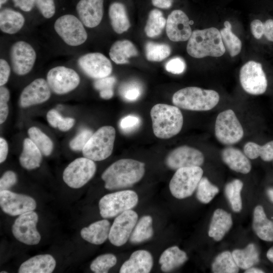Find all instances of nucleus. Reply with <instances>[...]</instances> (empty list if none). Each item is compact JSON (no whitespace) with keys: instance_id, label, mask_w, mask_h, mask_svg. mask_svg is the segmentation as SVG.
<instances>
[{"instance_id":"f257e3e1","label":"nucleus","mask_w":273,"mask_h":273,"mask_svg":"<svg viewBox=\"0 0 273 273\" xmlns=\"http://www.w3.org/2000/svg\"><path fill=\"white\" fill-rule=\"evenodd\" d=\"M145 164L131 159H122L110 165L102 173L105 188L109 190L130 187L144 175Z\"/></svg>"},{"instance_id":"f03ea898","label":"nucleus","mask_w":273,"mask_h":273,"mask_svg":"<svg viewBox=\"0 0 273 273\" xmlns=\"http://www.w3.org/2000/svg\"><path fill=\"white\" fill-rule=\"evenodd\" d=\"M188 54L195 58L219 57L225 51L220 31L215 27L193 31L187 46Z\"/></svg>"},{"instance_id":"7ed1b4c3","label":"nucleus","mask_w":273,"mask_h":273,"mask_svg":"<svg viewBox=\"0 0 273 273\" xmlns=\"http://www.w3.org/2000/svg\"><path fill=\"white\" fill-rule=\"evenodd\" d=\"M152 128L155 135L167 139L177 134L181 130L184 118L178 107L166 104H157L150 111Z\"/></svg>"},{"instance_id":"20e7f679","label":"nucleus","mask_w":273,"mask_h":273,"mask_svg":"<svg viewBox=\"0 0 273 273\" xmlns=\"http://www.w3.org/2000/svg\"><path fill=\"white\" fill-rule=\"evenodd\" d=\"M219 95L212 89L190 86L176 92L172 98L174 106L184 110L206 111L211 110L218 103Z\"/></svg>"},{"instance_id":"39448f33","label":"nucleus","mask_w":273,"mask_h":273,"mask_svg":"<svg viewBox=\"0 0 273 273\" xmlns=\"http://www.w3.org/2000/svg\"><path fill=\"white\" fill-rule=\"evenodd\" d=\"M116 136L114 127L106 125L93 133L84 148V157L94 161L104 160L112 154Z\"/></svg>"},{"instance_id":"423d86ee","label":"nucleus","mask_w":273,"mask_h":273,"mask_svg":"<svg viewBox=\"0 0 273 273\" xmlns=\"http://www.w3.org/2000/svg\"><path fill=\"white\" fill-rule=\"evenodd\" d=\"M137 194L132 190H123L107 194L99 201L100 213L104 218L116 217L132 209L138 204Z\"/></svg>"},{"instance_id":"0eeeda50","label":"nucleus","mask_w":273,"mask_h":273,"mask_svg":"<svg viewBox=\"0 0 273 273\" xmlns=\"http://www.w3.org/2000/svg\"><path fill=\"white\" fill-rule=\"evenodd\" d=\"M203 173V169L200 166L186 167L177 169L169 185L172 196L179 199L191 196L197 189Z\"/></svg>"},{"instance_id":"6e6552de","label":"nucleus","mask_w":273,"mask_h":273,"mask_svg":"<svg viewBox=\"0 0 273 273\" xmlns=\"http://www.w3.org/2000/svg\"><path fill=\"white\" fill-rule=\"evenodd\" d=\"M215 135L220 143L225 145L236 144L243 138V127L233 110L228 109L217 115Z\"/></svg>"},{"instance_id":"1a4fd4ad","label":"nucleus","mask_w":273,"mask_h":273,"mask_svg":"<svg viewBox=\"0 0 273 273\" xmlns=\"http://www.w3.org/2000/svg\"><path fill=\"white\" fill-rule=\"evenodd\" d=\"M54 29L63 40L70 46L81 45L87 38L82 22L72 14L59 17L55 22Z\"/></svg>"},{"instance_id":"9d476101","label":"nucleus","mask_w":273,"mask_h":273,"mask_svg":"<svg viewBox=\"0 0 273 273\" xmlns=\"http://www.w3.org/2000/svg\"><path fill=\"white\" fill-rule=\"evenodd\" d=\"M96 165L94 161L85 157L77 158L64 169V181L70 188L78 189L88 183L94 176Z\"/></svg>"},{"instance_id":"9b49d317","label":"nucleus","mask_w":273,"mask_h":273,"mask_svg":"<svg viewBox=\"0 0 273 273\" xmlns=\"http://www.w3.org/2000/svg\"><path fill=\"white\" fill-rule=\"evenodd\" d=\"M240 81L243 89L251 95L262 94L267 89V80L262 65L254 61L247 62L241 67Z\"/></svg>"},{"instance_id":"f8f14e48","label":"nucleus","mask_w":273,"mask_h":273,"mask_svg":"<svg viewBox=\"0 0 273 273\" xmlns=\"http://www.w3.org/2000/svg\"><path fill=\"white\" fill-rule=\"evenodd\" d=\"M38 220V215L34 211L19 215L12 226L14 236L19 241L28 245L38 244L41 236L36 229Z\"/></svg>"},{"instance_id":"ddd939ff","label":"nucleus","mask_w":273,"mask_h":273,"mask_svg":"<svg viewBox=\"0 0 273 273\" xmlns=\"http://www.w3.org/2000/svg\"><path fill=\"white\" fill-rule=\"evenodd\" d=\"M47 81L54 93L58 95H63L73 90L78 86L80 77L71 68L57 66L49 71Z\"/></svg>"},{"instance_id":"4468645a","label":"nucleus","mask_w":273,"mask_h":273,"mask_svg":"<svg viewBox=\"0 0 273 273\" xmlns=\"http://www.w3.org/2000/svg\"><path fill=\"white\" fill-rule=\"evenodd\" d=\"M138 215L132 209L125 211L115 218L111 226L109 240L115 246H121L129 239L138 221Z\"/></svg>"},{"instance_id":"2eb2a0df","label":"nucleus","mask_w":273,"mask_h":273,"mask_svg":"<svg viewBox=\"0 0 273 273\" xmlns=\"http://www.w3.org/2000/svg\"><path fill=\"white\" fill-rule=\"evenodd\" d=\"M10 56L13 71L18 75H24L32 69L36 58L33 47L28 42L19 41L11 48Z\"/></svg>"},{"instance_id":"dca6fc26","label":"nucleus","mask_w":273,"mask_h":273,"mask_svg":"<svg viewBox=\"0 0 273 273\" xmlns=\"http://www.w3.org/2000/svg\"><path fill=\"white\" fill-rule=\"evenodd\" d=\"M0 205L5 213L17 216L35 210L36 203L28 195L4 190L0 191Z\"/></svg>"},{"instance_id":"f3484780","label":"nucleus","mask_w":273,"mask_h":273,"mask_svg":"<svg viewBox=\"0 0 273 273\" xmlns=\"http://www.w3.org/2000/svg\"><path fill=\"white\" fill-rule=\"evenodd\" d=\"M204 161L203 153L198 149L188 146L178 147L170 152L165 159V163L171 169L200 166Z\"/></svg>"},{"instance_id":"a211bd4d","label":"nucleus","mask_w":273,"mask_h":273,"mask_svg":"<svg viewBox=\"0 0 273 273\" xmlns=\"http://www.w3.org/2000/svg\"><path fill=\"white\" fill-rule=\"evenodd\" d=\"M78 64L88 76L99 79L109 76L112 71L110 61L100 53H90L81 56Z\"/></svg>"},{"instance_id":"6ab92c4d","label":"nucleus","mask_w":273,"mask_h":273,"mask_svg":"<svg viewBox=\"0 0 273 273\" xmlns=\"http://www.w3.org/2000/svg\"><path fill=\"white\" fill-rule=\"evenodd\" d=\"M166 32L169 39L172 41L189 40L192 31L187 15L180 10L172 11L166 20Z\"/></svg>"},{"instance_id":"aec40b11","label":"nucleus","mask_w":273,"mask_h":273,"mask_svg":"<svg viewBox=\"0 0 273 273\" xmlns=\"http://www.w3.org/2000/svg\"><path fill=\"white\" fill-rule=\"evenodd\" d=\"M51 90L44 79L40 78L34 80L22 91L19 99L20 106L27 108L46 102L51 97Z\"/></svg>"},{"instance_id":"412c9836","label":"nucleus","mask_w":273,"mask_h":273,"mask_svg":"<svg viewBox=\"0 0 273 273\" xmlns=\"http://www.w3.org/2000/svg\"><path fill=\"white\" fill-rule=\"evenodd\" d=\"M104 0H79L76 10L79 19L88 28L97 26L104 14Z\"/></svg>"},{"instance_id":"4be33fe9","label":"nucleus","mask_w":273,"mask_h":273,"mask_svg":"<svg viewBox=\"0 0 273 273\" xmlns=\"http://www.w3.org/2000/svg\"><path fill=\"white\" fill-rule=\"evenodd\" d=\"M153 265L152 254L145 250L133 252L129 258L125 261L119 270L120 273H148Z\"/></svg>"},{"instance_id":"5701e85b","label":"nucleus","mask_w":273,"mask_h":273,"mask_svg":"<svg viewBox=\"0 0 273 273\" xmlns=\"http://www.w3.org/2000/svg\"><path fill=\"white\" fill-rule=\"evenodd\" d=\"M221 155L222 161L232 170L243 174L250 171L251 162L240 150L234 147H226L222 151Z\"/></svg>"},{"instance_id":"b1692460","label":"nucleus","mask_w":273,"mask_h":273,"mask_svg":"<svg viewBox=\"0 0 273 273\" xmlns=\"http://www.w3.org/2000/svg\"><path fill=\"white\" fill-rule=\"evenodd\" d=\"M56 265L55 258L50 254L34 256L23 262L19 273H51Z\"/></svg>"},{"instance_id":"393cba45","label":"nucleus","mask_w":273,"mask_h":273,"mask_svg":"<svg viewBox=\"0 0 273 273\" xmlns=\"http://www.w3.org/2000/svg\"><path fill=\"white\" fill-rule=\"evenodd\" d=\"M110 228V222L104 219L82 228L80 235L83 239L91 244L100 245L109 238Z\"/></svg>"},{"instance_id":"a878e982","label":"nucleus","mask_w":273,"mask_h":273,"mask_svg":"<svg viewBox=\"0 0 273 273\" xmlns=\"http://www.w3.org/2000/svg\"><path fill=\"white\" fill-rule=\"evenodd\" d=\"M233 224L231 215L221 209L213 213L208 231V235L216 241H220Z\"/></svg>"},{"instance_id":"bb28decb","label":"nucleus","mask_w":273,"mask_h":273,"mask_svg":"<svg viewBox=\"0 0 273 273\" xmlns=\"http://www.w3.org/2000/svg\"><path fill=\"white\" fill-rule=\"evenodd\" d=\"M25 23L24 16L11 8L1 9L0 12V29L4 33L13 34L18 32Z\"/></svg>"},{"instance_id":"cd10ccee","label":"nucleus","mask_w":273,"mask_h":273,"mask_svg":"<svg viewBox=\"0 0 273 273\" xmlns=\"http://www.w3.org/2000/svg\"><path fill=\"white\" fill-rule=\"evenodd\" d=\"M252 226L259 238L265 241H273V222L267 218L260 205L257 206L254 210Z\"/></svg>"},{"instance_id":"c85d7f7f","label":"nucleus","mask_w":273,"mask_h":273,"mask_svg":"<svg viewBox=\"0 0 273 273\" xmlns=\"http://www.w3.org/2000/svg\"><path fill=\"white\" fill-rule=\"evenodd\" d=\"M42 153L30 138H26L23 142V149L19 157L21 165L27 170L39 167L42 161Z\"/></svg>"},{"instance_id":"c756f323","label":"nucleus","mask_w":273,"mask_h":273,"mask_svg":"<svg viewBox=\"0 0 273 273\" xmlns=\"http://www.w3.org/2000/svg\"><path fill=\"white\" fill-rule=\"evenodd\" d=\"M108 15L112 27L116 33L121 34L130 27L125 7L122 3L118 2L111 3Z\"/></svg>"},{"instance_id":"7c9ffc66","label":"nucleus","mask_w":273,"mask_h":273,"mask_svg":"<svg viewBox=\"0 0 273 273\" xmlns=\"http://www.w3.org/2000/svg\"><path fill=\"white\" fill-rule=\"evenodd\" d=\"M188 260L185 252L177 246H171L161 254L159 263L163 272H169L183 265Z\"/></svg>"},{"instance_id":"2f4dec72","label":"nucleus","mask_w":273,"mask_h":273,"mask_svg":"<svg viewBox=\"0 0 273 273\" xmlns=\"http://www.w3.org/2000/svg\"><path fill=\"white\" fill-rule=\"evenodd\" d=\"M110 59L117 64L129 63L128 59L136 56L138 52L134 45L128 40H118L111 47L109 51Z\"/></svg>"},{"instance_id":"473e14b6","label":"nucleus","mask_w":273,"mask_h":273,"mask_svg":"<svg viewBox=\"0 0 273 273\" xmlns=\"http://www.w3.org/2000/svg\"><path fill=\"white\" fill-rule=\"evenodd\" d=\"M239 267L247 269L257 264L259 260V252L255 244L251 243L243 249H236L232 252Z\"/></svg>"},{"instance_id":"72a5a7b5","label":"nucleus","mask_w":273,"mask_h":273,"mask_svg":"<svg viewBox=\"0 0 273 273\" xmlns=\"http://www.w3.org/2000/svg\"><path fill=\"white\" fill-rule=\"evenodd\" d=\"M153 235V219L144 215L137 221L129 238L131 243L138 244L150 239Z\"/></svg>"},{"instance_id":"f704fd0d","label":"nucleus","mask_w":273,"mask_h":273,"mask_svg":"<svg viewBox=\"0 0 273 273\" xmlns=\"http://www.w3.org/2000/svg\"><path fill=\"white\" fill-rule=\"evenodd\" d=\"M244 153L251 159H255L260 157L264 161L273 160V141L260 146L257 144L249 142L244 146Z\"/></svg>"},{"instance_id":"c9c22d12","label":"nucleus","mask_w":273,"mask_h":273,"mask_svg":"<svg viewBox=\"0 0 273 273\" xmlns=\"http://www.w3.org/2000/svg\"><path fill=\"white\" fill-rule=\"evenodd\" d=\"M212 270L214 273H236L239 271V266L232 253L224 251L215 258L212 264Z\"/></svg>"},{"instance_id":"e433bc0d","label":"nucleus","mask_w":273,"mask_h":273,"mask_svg":"<svg viewBox=\"0 0 273 273\" xmlns=\"http://www.w3.org/2000/svg\"><path fill=\"white\" fill-rule=\"evenodd\" d=\"M166 20L162 12L158 9L152 10L148 16L145 32L149 37L159 35L166 26Z\"/></svg>"},{"instance_id":"4c0bfd02","label":"nucleus","mask_w":273,"mask_h":273,"mask_svg":"<svg viewBox=\"0 0 273 273\" xmlns=\"http://www.w3.org/2000/svg\"><path fill=\"white\" fill-rule=\"evenodd\" d=\"M224 28L220 30L222 40L225 48L232 57L238 55L242 49L240 39L232 32L230 22L226 21L224 23Z\"/></svg>"},{"instance_id":"58836bf2","label":"nucleus","mask_w":273,"mask_h":273,"mask_svg":"<svg viewBox=\"0 0 273 273\" xmlns=\"http://www.w3.org/2000/svg\"><path fill=\"white\" fill-rule=\"evenodd\" d=\"M243 182L236 179L228 183L225 187V194L232 209L235 212H240L242 208L241 192Z\"/></svg>"},{"instance_id":"ea45409f","label":"nucleus","mask_w":273,"mask_h":273,"mask_svg":"<svg viewBox=\"0 0 273 273\" xmlns=\"http://www.w3.org/2000/svg\"><path fill=\"white\" fill-rule=\"evenodd\" d=\"M29 138L39 149L41 153L48 156L52 153L54 144L51 139L36 127H31L28 130Z\"/></svg>"},{"instance_id":"a19ab883","label":"nucleus","mask_w":273,"mask_h":273,"mask_svg":"<svg viewBox=\"0 0 273 273\" xmlns=\"http://www.w3.org/2000/svg\"><path fill=\"white\" fill-rule=\"evenodd\" d=\"M145 53L148 60L160 62L169 56L171 49L167 44L148 42L145 46Z\"/></svg>"},{"instance_id":"79ce46f5","label":"nucleus","mask_w":273,"mask_h":273,"mask_svg":"<svg viewBox=\"0 0 273 273\" xmlns=\"http://www.w3.org/2000/svg\"><path fill=\"white\" fill-rule=\"evenodd\" d=\"M196 197L203 203L210 202L218 193L219 189L212 185L206 177H202L197 187Z\"/></svg>"},{"instance_id":"37998d69","label":"nucleus","mask_w":273,"mask_h":273,"mask_svg":"<svg viewBox=\"0 0 273 273\" xmlns=\"http://www.w3.org/2000/svg\"><path fill=\"white\" fill-rule=\"evenodd\" d=\"M117 262V258L113 254H102L97 257L90 265V269L96 273H106Z\"/></svg>"},{"instance_id":"c03bdc74","label":"nucleus","mask_w":273,"mask_h":273,"mask_svg":"<svg viewBox=\"0 0 273 273\" xmlns=\"http://www.w3.org/2000/svg\"><path fill=\"white\" fill-rule=\"evenodd\" d=\"M116 81L114 76H107L97 79L94 82L95 88L99 91L100 97L106 100L111 99L114 95L113 86Z\"/></svg>"},{"instance_id":"a18cd8bd","label":"nucleus","mask_w":273,"mask_h":273,"mask_svg":"<svg viewBox=\"0 0 273 273\" xmlns=\"http://www.w3.org/2000/svg\"><path fill=\"white\" fill-rule=\"evenodd\" d=\"M121 97L129 101L138 99L142 93L141 84L136 81H130L122 84L119 88Z\"/></svg>"},{"instance_id":"49530a36","label":"nucleus","mask_w":273,"mask_h":273,"mask_svg":"<svg viewBox=\"0 0 273 273\" xmlns=\"http://www.w3.org/2000/svg\"><path fill=\"white\" fill-rule=\"evenodd\" d=\"M93 133L92 130L89 129H82L70 141V148L74 151L82 150Z\"/></svg>"},{"instance_id":"de8ad7c7","label":"nucleus","mask_w":273,"mask_h":273,"mask_svg":"<svg viewBox=\"0 0 273 273\" xmlns=\"http://www.w3.org/2000/svg\"><path fill=\"white\" fill-rule=\"evenodd\" d=\"M35 6L43 17L49 19L56 13L55 0H36Z\"/></svg>"},{"instance_id":"09e8293b","label":"nucleus","mask_w":273,"mask_h":273,"mask_svg":"<svg viewBox=\"0 0 273 273\" xmlns=\"http://www.w3.org/2000/svg\"><path fill=\"white\" fill-rule=\"evenodd\" d=\"M10 95L9 89L3 86L0 88V123H4L9 114V107L8 102L10 99Z\"/></svg>"},{"instance_id":"8fccbe9b","label":"nucleus","mask_w":273,"mask_h":273,"mask_svg":"<svg viewBox=\"0 0 273 273\" xmlns=\"http://www.w3.org/2000/svg\"><path fill=\"white\" fill-rule=\"evenodd\" d=\"M165 67L168 72L174 74H180L186 70V64L181 58L174 57L170 59L166 63Z\"/></svg>"},{"instance_id":"3c124183","label":"nucleus","mask_w":273,"mask_h":273,"mask_svg":"<svg viewBox=\"0 0 273 273\" xmlns=\"http://www.w3.org/2000/svg\"><path fill=\"white\" fill-rule=\"evenodd\" d=\"M140 118L133 115H127L123 117L120 121V128L125 132L132 131L138 127L140 123Z\"/></svg>"},{"instance_id":"603ef678","label":"nucleus","mask_w":273,"mask_h":273,"mask_svg":"<svg viewBox=\"0 0 273 273\" xmlns=\"http://www.w3.org/2000/svg\"><path fill=\"white\" fill-rule=\"evenodd\" d=\"M17 181L16 174L13 171H6L0 179V191L9 190Z\"/></svg>"},{"instance_id":"864d4df0","label":"nucleus","mask_w":273,"mask_h":273,"mask_svg":"<svg viewBox=\"0 0 273 273\" xmlns=\"http://www.w3.org/2000/svg\"><path fill=\"white\" fill-rule=\"evenodd\" d=\"M11 72L10 67L8 63L4 59L0 60V85L5 84L9 78Z\"/></svg>"},{"instance_id":"5fc2aeb1","label":"nucleus","mask_w":273,"mask_h":273,"mask_svg":"<svg viewBox=\"0 0 273 273\" xmlns=\"http://www.w3.org/2000/svg\"><path fill=\"white\" fill-rule=\"evenodd\" d=\"M251 32L253 36L258 39L263 35L264 24L260 20H253L250 24Z\"/></svg>"},{"instance_id":"6e6d98bb","label":"nucleus","mask_w":273,"mask_h":273,"mask_svg":"<svg viewBox=\"0 0 273 273\" xmlns=\"http://www.w3.org/2000/svg\"><path fill=\"white\" fill-rule=\"evenodd\" d=\"M14 5L21 10L28 12L35 6L36 0H12Z\"/></svg>"},{"instance_id":"4d7b16f0","label":"nucleus","mask_w":273,"mask_h":273,"mask_svg":"<svg viewBox=\"0 0 273 273\" xmlns=\"http://www.w3.org/2000/svg\"><path fill=\"white\" fill-rule=\"evenodd\" d=\"M63 117L55 109H51L47 114V119L51 126L58 128V125Z\"/></svg>"},{"instance_id":"13d9d810","label":"nucleus","mask_w":273,"mask_h":273,"mask_svg":"<svg viewBox=\"0 0 273 273\" xmlns=\"http://www.w3.org/2000/svg\"><path fill=\"white\" fill-rule=\"evenodd\" d=\"M263 24V35L268 41L273 42V20L268 19Z\"/></svg>"},{"instance_id":"bf43d9fd","label":"nucleus","mask_w":273,"mask_h":273,"mask_svg":"<svg viewBox=\"0 0 273 273\" xmlns=\"http://www.w3.org/2000/svg\"><path fill=\"white\" fill-rule=\"evenodd\" d=\"M75 123L74 119L71 117H63L60 121L58 128L61 131H66L70 129Z\"/></svg>"},{"instance_id":"052dcab7","label":"nucleus","mask_w":273,"mask_h":273,"mask_svg":"<svg viewBox=\"0 0 273 273\" xmlns=\"http://www.w3.org/2000/svg\"><path fill=\"white\" fill-rule=\"evenodd\" d=\"M8 153V145L3 138H0V162H4L7 158Z\"/></svg>"},{"instance_id":"680f3d73","label":"nucleus","mask_w":273,"mask_h":273,"mask_svg":"<svg viewBox=\"0 0 273 273\" xmlns=\"http://www.w3.org/2000/svg\"><path fill=\"white\" fill-rule=\"evenodd\" d=\"M152 4L155 7L161 9H168L172 4V0H151Z\"/></svg>"},{"instance_id":"e2e57ef3","label":"nucleus","mask_w":273,"mask_h":273,"mask_svg":"<svg viewBox=\"0 0 273 273\" xmlns=\"http://www.w3.org/2000/svg\"><path fill=\"white\" fill-rule=\"evenodd\" d=\"M245 273H262L264 271L261 269L256 268L250 267L246 270Z\"/></svg>"},{"instance_id":"0e129e2a","label":"nucleus","mask_w":273,"mask_h":273,"mask_svg":"<svg viewBox=\"0 0 273 273\" xmlns=\"http://www.w3.org/2000/svg\"><path fill=\"white\" fill-rule=\"evenodd\" d=\"M267 258L272 262H273V247L270 248L266 253Z\"/></svg>"},{"instance_id":"69168bd1","label":"nucleus","mask_w":273,"mask_h":273,"mask_svg":"<svg viewBox=\"0 0 273 273\" xmlns=\"http://www.w3.org/2000/svg\"><path fill=\"white\" fill-rule=\"evenodd\" d=\"M267 193L269 199L273 202V188L268 189Z\"/></svg>"},{"instance_id":"338daca9","label":"nucleus","mask_w":273,"mask_h":273,"mask_svg":"<svg viewBox=\"0 0 273 273\" xmlns=\"http://www.w3.org/2000/svg\"><path fill=\"white\" fill-rule=\"evenodd\" d=\"M8 0H0V7L2 8V6L6 4L8 2Z\"/></svg>"},{"instance_id":"774afa93","label":"nucleus","mask_w":273,"mask_h":273,"mask_svg":"<svg viewBox=\"0 0 273 273\" xmlns=\"http://www.w3.org/2000/svg\"><path fill=\"white\" fill-rule=\"evenodd\" d=\"M7 271H1V273H7Z\"/></svg>"}]
</instances>
